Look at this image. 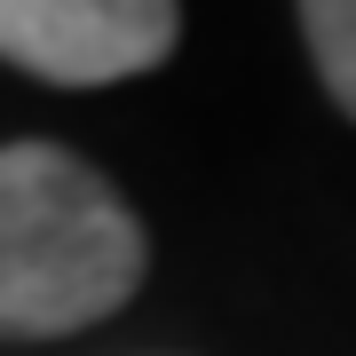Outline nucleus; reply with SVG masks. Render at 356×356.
Listing matches in <instances>:
<instances>
[{
    "label": "nucleus",
    "mask_w": 356,
    "mask_h": 356,
    "mask_svg": "<svg viewBox=\"0 0 356 356\" xmlns=\"http://www.w3.org/2000/svg\"><path fill=\"white\" fill-rule=\"evenodd\" d=\"M143 285V222L56 143L0 151V341L103 325Z\"/></svg>",
    "instance_id": "nucleus-1"
},
{
    "label": "nucleus",
    "mask_w": 356,
    "mask_h": 356,
    "mask_svg": "<svg viewBox=\"0 0 356 356\" xmlns=\"http://www.w3.org/2000/svg\"><path fill=\"white\" fill-rule=\"evenodd\" d=\"M182 16L166 0H0V56L56 88H111L175 56Z\"/></svg>",
    "instance_id": "nucleus-2"
},
{
    "label": "nucleus",
    "mask_w": 356,
    "mask_h": 356,
    "mask_svg": "<svg viewBox=\"0 0 356 356\" xmlns=\"http://www.w3.org/2000/svg\"><path fill=\"white\" fill-rule=\"evenodd\" d=\"M301 40H309V56H317L332 103L356 119V0H309L301 8Z\"/></svg>",
    "instance_id": "nucleus-3"
}]
</instances>
